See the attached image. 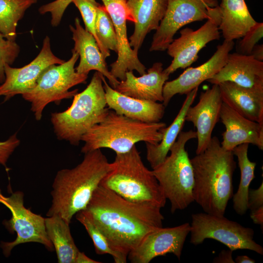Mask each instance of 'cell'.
Wrapping results in <instances>:
<instances>
[{
	"instance_id": "cell-34",
	"label": "cell",
	"mask_w": 263,
	"mask_h": 263,
	"mask_svg": "<svg viewBox=\"0 0 263 263\" xmlns=\"http://www.w3.org/2000/svg\"><path fill=\"white\" fill-rule=\"evenodd\" d=\"M263 37V23L258 22L252 26L242 37L238 45V53L250 55L254 47Z\"/></svg>"
},
{
	"instance_id": "cell-31",
	"label": "cell",
	"mask_w": 263,
	"mask_h": 263,
	"mask_svg": "<svg viewBox=\"0 0 263 263\" xmlns=\"http://www.w3.org/2000/svg\"><path fill=\"white\" fill-rule=\"evenodd\" d=\"M75 217L76 220L84 226L92 239L97 254H109L113 257L115 263L127 262V259L112 249L106 237L83 210L76 213Z\"/></svg>"
},
{
	"instance_id": "cell-25",
	"label": "cell",
	"mask_w": 263,
	"mask_h": 263,
	"mask_svg": "<svg viewBox=\"0 0 263 263\" xmlns=\"http://www.w3.org/2000/svg\"><path fill=\"white\" fill-rule=\"evenodd\" d=\"M219 29L225 41L242 38L256 21L251 15L244 0H222L218 6Z\"/></svg>"
},
{
	"instance_id": "cell-20",
	"label": "cell",
	"mask_w": 263,
	"mask_h": 263,
	"mask_svg": "<svg viewBox=\"0 0 263 263\" xmlns=\"http://www.w3.org/2000/svg\"><path fill=\"white\" fill-rule=\"evenodd\" d=\"M75 25H70L69 27L75 43L72 50L77 53L80 57L79 64L75 68L76 72L88 75L90 71L95 70L106 77L111 87L115 89L119 81L108 70L106 58L94 37L82 27L77 17L75 19Z\"/></svg>"
},
{
	"instance_id": "cell-12",
	"label": "cell",
	"mask_w": 263,
	"mask_h": 263,
	"mask_svg": "<svg viewBox=\"0 0 263 263\" xmlns=\"http://www.w3.org/2000/svg\"><path fill=\"white\" fill-rule=\"evenodd\" d=\"M209 7L203 0H168L165 14L153 36L150 51L167 50L182 27L208 19Z\"/></svg>"
},
{
	"instance_id": "cell-15",
	"label": "cell",
	"mask_w": 263,
	"mask_h": 263,
	"mask_svg": "<svg viewBox=\"0 0 263 263\" xmlns=\"http://www.w3.org/2000/svg\"><path fill=\"white\" fill-rule=\"evenodd\" d=\"M114 25L118 46L117 58L110 65V72L116 79L123 80L128 71H136L140 75L146 68L138 57V52L130 44L127 33L128 20L127 0H101Z\"/></svg>"
},
{
	"instance_id": "cell-36",
	"label": "cell",
	"mask_w": 263,
	"mask_h": 263,
	"mask_svg": "<svg viewBox=\"0 0 263 263\" xmlns=\"http://www.w3.org/2000/svg\"><path fill=\"white\" fill-rule=\"evenodd\" d=\"M17 134L15 133L5 141H0V165L4 167H6L8 159L20 144Z\"/></svg>"
},
{
	"instance_id": "cell-35",
	"label": "cell",
	"mask_w": 263,
	"mask_h": 263,
	"mask_svg": "<svg viewBox=\"0 0 263 263\" xmlns=\"http://www.w3.org/2000/svg\"><path fill=\"white\" fill-rule=\"evenodd\" d=\"M73 0H56L45 5L38 9L40 14L50 13L51 15V23L53 26H57L60 23L63 14Z\"/></svg>"
},
{
	"instance_id": "cell-27",
	"label": "cell",
	"mask_w": 263,
	"mask_h": 263,
	"mask_svg": "<svg viewBox=\"0 0 263 263\" xmlns=\"http://www.w3.org/2000/svg\"><path fill=\"white\" fill-rule=\"evenodd\" d=\"M46 231L55 248L58 263H75L79 251L71 233L69 224L57 215L45 218Z\"/></svg>"
},
{
	"instance_id": "cell-18",
	"label": "cell",
	"mask_w": 263,
	"mask_h": 263,
	"mask_svg": "<svg viewBox=\"0 0 263 263\" xmlns=\"http://www.w3.org/2000/svg\"><path fill=\"white\" fill-rule=\"evenodd\" d=\"M220 119L225 128L221 143L224 149L232 151L237 146L247 143L263 150V124L246 118L224 102Z\"/></svg>"
},
{
	"instance_id": "cell-1",
	"label": "cell",
	"mask_w": 263,
	"mask_h": 263,
	"mask_svg": "<svg viewBox=\"0 0 263 263\" xmlns=\"http://www.w3.org/2000/svg\"><path fill=\"white\" fill-rule=\"evenodd\" d=\"M161 208L128 201L99 185L83 209L106 237L110 247L127 259L149 232L163 227Z\"/></svg>"
},
{
	"instance_id": "cell-14",
	"label": "cell",
	"mask_w": 263,
	"mask_h": 263,
	"mask_svg": "<svg viewBox=\"0 0 263 263\" xmlns=\"http://www.w3.org/2000/svg\"><path fill=\"white\" fill-rule=\"evenodd\" d=\"M190 231L189 223L171 227L158 228L148 233L127 258L132 263H149L156 257L171 253L180 260Z\"/></svg>"
},
{
	"instance_id": "cell-17",
	"label": "cell",
	"mask_w": 263,
	"mask_h": 263,
	"mask_svg": "<svg viewBox=\"0 0 263 263\" xmlns=\"http://www.w3.org/2000/svg\"><path fill=\"white\" fill-rule=\"evenodd\" d=\"M223 102L219 85L213 84L201 93L195 106L188 109L185 120L192 123L197 130L196 154L203 152L208 146L212 131L220 119Z\"/></svg>"
},
{
	"instance_id": "cell-37",
	"label": "cell",
	"mask_w": 263,
	"mask_h": 263,
	"mask_svg": "<svg viewBox=\"0 0 263 263\" xmlns=\"http://www.w3.org/2000/svg\"><path fill=\"white\" fill-rule=\"evenodd\" d=\"M262 206H263V181L257 189H249L247 196V208L251 212Z\"/></svg>"
},
{
	"instance_id": "cell-22",
	"label": "cell",
	"mask_w": 263,
	"mask_h": 263,
	"mask_svg": "<svg viewBox=\"0 0 263 263\" xmlns=\"http://www.w3.org/2000/svg\"><path fill=\"white\" fill-rule=\"evenodd\" d=\"M161 62L154 63L144 75L137 77L133 71L126 73V78L119 81L116 91L137 99L163 102L164 85L169 78Z\"/></svg>"
},
{
	"instance_id": "cell-24",
	"label": "cell",
	"mask_w": 263,
	"mask_h": 263,
	"mask_svg": "<svg viewBox=\"0 0 263 263\" xmlns=\"http://www.w3.org/2000/svg\"><path fill=\"white\" fill-rule=\"evenodd\" d=\"M218 85L224 103L246 118L263 124V90L244 88L231 81Z\"/></svg>"
},
{
	"instance_id": "cell-33",
	"label": "cell",
	"mask_w": 263,
	"mask_h": 263,
	"mask_svg": "<svg viewBox=\"0 0 263 263\" xmlns=\"http://www.w3.org/2000/svg\"><path fill=\"white\" fill-rule=\"evenodd\" d=\"M20 52L19 45L16 41L6 39L0 31V83L5 79L4 66L11 65L18 57Z\"/></svg>"
},
{
	"instance_id": "cell-4",
	"label": "cell",
	"mask_w": 263,
	"mask_h": 263,
	"mask_svg": "<svg viewBox=\"0 0 263 263\" xmlns=\"http://www.w3.org/2000/svg\"><path fill=\"white\" fill-rule=\"evenodd\" d=\"M113 165L99 185L132 202L165 207L164 191L152 170L145 166L135 145L127 152L116 154Z\"/></svg>"
},
{
	"instance_id": "cell-43",
	"label": "cell",
	"mask_w": 263,
	"mask_h": 263,
	"mask_svg": "<svg viewBox=\"0 0 263 263\" xmlns=\"http://www.w3.org/2000/svg\"><path fill=\"white\" fill-rule=\"evenodd\" d=\"M208 6L212 7L216 6L217 0H203Z\"/></svg>"
},
{
	"instance_id": "cell-2",
	"label": "cell",
	"mask_w": 263,
	"mask_h": 263,
	"mask_svg": "<svg viewBox=\"0 0 263 263\" xmlns=\"http://www.w3.org/2000/svg\"><path fill=\"white\" fill-rule=\"evenodd\" d=\"M190 161L194 173V201L206 213L224 216L233 195L236 162L232 151L224 149L219 139L214 136L207 148Z\"/></svg>"
},
{
	"instance_id": "cell-40",
	"label": "cell",
	"mask_w": 263,
	"mask_h": 263,
	"mask_svg": "<svg viewBox=\"0 0 263 263\" xmlns=\"http://www.w3.org/2000/svg\"><path fill=\"white\" fill-rule=\"evenodd\" d=\"M250 55L256 60L263 61V45H256L252 49Z\"/></svg>"
},
{
	"instance_id": "cell-38",
	"label": "cell",
	"mask_w": 263,
	"mask_h": 263,
	"mask_svg": "<svg viewBox=\"0 0 263 263\" xmlns=\"http://www.w3.org/2000/svg\"><path fill=\"white\" fill-rule=\"evenodd\" d=\"M232 251L230 250H223L218 256L213 260V263H234L235 261L232 256Z\"/></svg>"
},
{
	"instance_id": "cell-32",
	"label": "cell",
	"mask_w": 263,
	"mask_h": 263,
	"mask_svg": "<svg viewBox=\"0 0 263 263\" xmlns=\"http://www.w3.org/2000/svg\"><path fill=\"white\" fill-rule=\"evenodd\" d=\"M72 2L81 14L85 26V29L94 37L98 44L95 25L97 9L99 4L95 0H73Z\"/></svg>"
},
{
	"instance_id": "cell-10",
	"label": "cell",
	"mask_w": 263,
	"mask_h": 263,
	"mask_svg": "<svg viewBox=\"0 0 263 263\" xmlns=\"http://www.w3.org/2000/svg\"><path fill=\"white\" fill-rule=\"evenodd\" d=\"M24 194L16 191L9 196L2 194L0 189V203L11 211V219L3 222L6 228L11 232H15L17 237L12 242H1L0 247L6 257L10 256L12 250L19 244L38 243L52 251L54 246L46 231L45 218L32 212L24 206Z\"/></svg>"
},
{
	"instance_id": "cell-41",
	"label": "cell",
	"mask_w": 263,
	"mask_h": 263,
	"mask_svg": "<svg viewBox=\"0 0 263 263\" xmlns=\"http://www.w3.org/2000/svg\"><path fill=\"white\" fill-rule=\"evenodd\" d=\"M100 262L94 260L88 257L84 252H78L75 263H100Z\"/></svg>"
},
{
	"instance_id": "cell-30",
	"label": "cell",
	"mask_w": 263,
	"mask_h": 263,
	"mask_svg": "<svg viewBox=\"0 0 263 263\" xmlns=\"http://www.w3.org/2000/svg\"><path fill=\"white\" fill-rule=\"evenodd\" d=\"M95 31L98 45L105 58L110 56V50L117 53L116 34L112 19L104 5L97 9Z\"/></svg>"
},
{
	"instance_id": "cell-26",
	"label": "cell",
	"mask_w": 263,
	"mask_h": 263,
	"mask_svg": "<svg viewBox=\"0 0 263 263\" xmlns=\"http://www.w3.org/2000/svg\"><path fill=\"white\" fill-rule=\"evenodd\" d=\"M198 87L187 94L186 98L172 123L163 130L161 140L156 145L146 143V158L152 169L160 165L168 156L170 149L182 131L185 122L186 113L197 95Z\"/></svg>"
},
{
	"instance_id": "cell-23",
	"label": "cell",
	"mask_w": 263,
	"mask_h": 263,
	"mask_svg": "<svg viewBox=\"0 0 263 263\" xmlns=\"http://www.w3.org/2000/svg\"><path fill=\"white\" fill-rule=\"evenodd\" d=\"M107 105L116 113L147 123L160 122L165 106L157 102L142 100L123 94L113 89L102 76Z\"/></svg>"
},
{
	"instance_id": "cell-21",
	"label": "cell",
	"mask_w": 263,
	"mask_h": 263,
	"mask_svg": "<svg viewBox=\"0 0 263 263\" xmlns=\"http://www.w3.org/2000/svg\"><path fill=\"white\" fill-rule=\"evenodd\" d=\"M168 0H127L128 20L134 23L130 44L138 52L146 36L156 30L163 18Z\"/></svg>"
},
{
	"instance_id": "cell-7",
	"label": "cell",
	"mask_w": 263,
	"mask_h": 263,
	"mask_svg": "<svg viewBox=\"0 0 263 263\" xmlns=\"http://www.w3.org/2000/svg\"><path fill=\"white\" fill-rule=\"evenodd\" d=\"M196 138L195 131H181L170 149V155L152 170L170 202L172 214L186 208L194 202L193 170L185 146L189 140Z\"/></svg>"
},
{
	"instance_id": "cell-3",
	"label": "cell",
	"mask_w": 263,
	"mask_h": 263,
	"mask_svg": "<svg viewBox=\"0 0 263 263\" xmlns=\"http://www.w3.org/2000/svg\"><path fill=\"white\" fill-rule=\"evenodd\" d=\"M113 167V163L97 149L84 153L82 161L75 167L58 171L46 215H57L70 224L73 216L86 207L101 180Z\"/></svg>"
},
{
	"instance_id": "cell-11",
	"label": "cell",
	"mask_w": 263,
	"mask_h": 263,
	"mask_svg": "<svg viewBox=\"0 0 263 263\" xmlns=\"http://www.w3.org/2000/svg\"><path fill=\"white\" fill-rule=\"evenodd\" d=\"M209 18L199 29L185 28L180 31V36L168 47L167 53L173 58L165 71L170 75L179 68L190 66L198 58V53L210 41L220 39L219 25L220 16L218 6L208 8Z\"/></svg>"
},
{
	"instance_id": "cell-29",
	"label": "cell",
	"mask_w": 263,
	"mask_h": 263,
	"mask_svg": "<svg viewBox=\"0 0 263 263\" xmlns=\"http://www.w3.org/2000/svg\"><path fill=\"white\" fill-rule=\"evenodd\" d=\"M37 0H0V31L6 39L15 41L19 21Z\"/></svg>"
},
{
	"instance_id": "cell-39",
	"label": "cell",
	"mask_w": 263,
	"mask_h": 263,
	"mask_svg": "<svg viewBox=\"0 0 263 263\" xmlns=\"http://www.w3.org/2000/svg\"><path fill=\"white\" fill-rule=\"evenodd\" d=\"M250 217L255 224L260 225L263 231V206L251 212Z\"/></svg>"
},
{
	"instance_id": "cell-28",
	"label": "cell",
	"mask_w": 263,
	"mask_h": 263,
	"mask_svg": "<svg viewBox=\"0 0 263 263\" xmlns=\"http://www.w3.org/2000/svg\"><path fill=\"white\" fill-rule=\"evenodd\" d=\"M249 144L239 145L232 150L238 160L241 177L238 188L233 195V207L239 215L245 214L247 208V196L249 186L255 178V169L256 163L251 162L248 157Z\"/></svg>"
},
{
	"instance_id": "cell-6",
	"label": "cell",
	"mask_w": 263,
	"mask_h": 263,
	"mask_svg": "<svg viewBox=\"0 0 263 263\" xmlns=\"http://www.w3.org/2000/svg\"><path fill=\"white\" fill-rule=\"evenodd\" d=\"M102 76L96 71L86 89L74 96L67 109L51 113V122L58 140L77 146L84 134L105 119L110 109L106 108Z\"/></svg>"
},
{
	"instance_id": "cell-16",
	"label": "cell",
	"mask_w": 263,
	"mask_h": 263,
	"mask_svg": "<svg viewBox=\"0 0 263 263\" xmlns=\"http://www.w3.org/2000/svg\"><path fill=\"white\" fill-rule=\"evenodd\" d=\"M234 45L233 41L224 40L206 62L196 67L188 68L176 79L166 81L163 90V105L166 107L175 94H187L218 73L225 64Z\"/></svg>"
},
{
	"instance_id": "cell-8",
	"label": "cell",
	"mask_w": 263,
	"mask_h": 263,
	"mask_svg": "<svg viewBox=\"0 0 263 263\" xmlns=\"http://www.w3.org/2000/svg\"><path fill=\"white\" fill-rule=\"evenodd\" d=\"M72 52L68 60L49 66L41 74L35 88L21 94L25 100L31 103V110L37 120H41L43 111L48 104H59L62 99L73 97L78 90H69L86 82L88 75L77 73L75 68L79 55L74 51Z\"/></svg>"
},
{
	"instance_id": "cell-19",
	"label": "cell",
	"mask_w": 263,
	"mask_h": 263,
	"mask_svg": "<svg viewBox=\"0 0 263 263\" xmlns=\"http://www.w3.org/2000/svg\"><path fill=\"white\" fill-rule=\"evenodd\" d=\"M207 81L212 84L231 81L244 88L263 90V61L251 55L229 53L223 67Z\"/></svg>"
},
{
	"instance_id": "cell-5",
	"label": "cell",
	"mask_w": 263,
	"mask_h": 263,
	"mask_svg": "<svg viewBox=\"0 0 263 263\" xmlns=\"http://www.w3.org/2000/svg\"><path fill=\"white\" fill-rule=\"evenodd\" d=\"M165 127L164 122H141L109 110L103 121L94 125L82 136L81 141L84 145L81 152L84 154L109 148L120 154L128 152L139 142L156 145L161 140Z\"/></svg>"
},
{
	"instance_id": "cell-13",
	"label": "cell",
	"mask_w": 263,
	"mask_h": 263,
	"mask_svg": "<svg viewBox=\"0 0 263 263\" xmlns=\"http://www.w3.org/2000/svg\"><path fill=\"white\" fill-rule=\"evenodd\" d=\"M64 61L53 54L50 38L46 36L39 53L30 63L21 68L12 67L7 64L4 66L5 79L0 85V96H4L6 101L31 91L47 68Z\"/></svg>"
},
{
	"instance_id": "cell-9",
	"label": "cell",
	"mask_w": 263,
	"mask_h": 263,
	"mask_svg": "<svg viewBox=\"0 0 263 263\" xmlns=\"http://www.w3.org/2000/svg\"><path fill=\"white\" fill-rule=\"evenodd\" d=\"M190 243L197 245L207 239L215 240L232 251L248 249L263 255V247L254 240V231L224 216H218L207 213L191 215Z\"/></svg>"
},
{
	"instance_id": "cell-42",
	"label": "cell",
	"mask_w": 263,
	"mask_h": 263,
	"mask_svg": "<svg viewBox=\"0 0 263 263\" xmlns=\"http://www.w3.org/2000/svg\"><path fill=\"white\" fill-rule=\"evenodd\" d=\"M235 263H254L255 260L252 259L247 255L237 256L235 259Z\"/></svg>"
}]
</instances>
